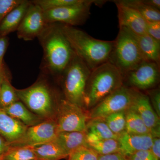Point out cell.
<instances>
[{"label":"cell","instance_id":"obj_21","mask_svg":"<svg viewBox=\"0 0 160 160\" xmlns=\"http://www.w3.org/2000/svg\"><path fill=\"white\" fill-rule=\"evenodd\" d=\"M134 34L144 60L153 62L160 66V42L147 34Z\"/></svg>","mask_w":160,"mask_h":160},{"label":"cell","instance_id":"obj_5","mask_svg":"<svg viewBox=\"0 0 160 160\" xmlns=\"http://www.w3.org/2000/svg\"><path fill=\"white\" fill-rule=\"evenodd\" d=\"M109 61L117 67L124 77L145 61L134 33L127 28L119 27Z\"/></svg>","mask_w":160,"mask_h":160},{"label":"cell","instance_id":"obj_25","mask_svg":"<svg viewBox=\"0 0 160 160\" xmlns=\"http://www.w3.org/2000/svg\"><path fill=\"white\" fill-rule=\"evenodd\" d=\"M18 101L16 89L10 82V76L8 71L3 78L0 89V109L7 108Z\"/></svg>","mask_w":160,"mask_h":160},{"label":"cell","instance_id":"obj_15","mask_svg":"<svg viewBox=\"0 0 160 160\" xmlns=\"http://www.w3.org/2000/svg\"><path fill=\"white\" fill-rule=\"evenodd\" d=\"M153 138L151 135L132 134L124 132L118 139L119 152L128 157L138 151L149 150Z\"/></svg>","mask_w":160,"mask_h":160},{"label":"cell","instance_id":"obj_38","mask_svg":"<svg viewBox=\"0 0 160 160\" xmlns=\"http://www.w3.org/2000/svg\"><path fill=\"white\" fill-rule=\"evenodd\" d=\"M10 148L9 144L0 135V160H2Z\"/></svg>","mask_w":160,"mask_h":160},{"label":"cell","instance_id":"obj_13","mask_svg":"<svg viewBox=\"0 0 160 160\" xmlns=\"http://www.w3.org/2000/svg\"><path fill=\"white\" fill-rule=\"evenodd\" d=\"M130 107L151 130L153 137H160V117L152 108L147 94L138 91Z\"/></svg>","mask_w":160,"mask_h":160},{"label":"cell","instance_id":"obj_18","mask_svg":"<svg viewBox=\"0 0 160 160\" xmlns=\"http://www.w3.org/2000/svg\"><path fill=\"white\" fill-rule=\"evenodd\" d=\"M54 141L68 156L80 147L87 146L86 132H60Z\"/></svg>","mask_w":160,"mask_h":160},{"label":"cell","instance_id":"obj_40","mask_svg":"<svg viewBox=\"0 0 160 160\" xmlns=\"http://www.w3.org/2000/svg\"><path fill=\"white\" fill-rule=\"evenodd\" d=\"M8 71V69L6 68L5 64L2 66L0 67V89H1V85H2V81L4 75Z\"/></svg>","mask_w":160,"mask_h":160},{"label":"cell","instance_id":"obj_33","mask_svg":"<svg viewBox=\"0 0 160 160\" xmlns=\"http://www.w3.org/2000/svg\"><path fill=\"white\" fill-rule=\"evenodd\" d=\"M146 34L160 42V22H146Z\"/></svg>","mask_w":160,"mask_h":160},{"label":"cell","instance_id":"obj_39","mask_svg":"<svg viewBox=\"0 0 160 160\" xmlns=\"http://www.w3.org/2000/svg\"><path fill=\"white\" fill-rule=\"evenodd\" d=\"M143 2L152 8L159 10L160 9V0H142Z\"/></svg>","mask_w":160,"mask_h":160},{"label":"cell","instance_id":"obj_9","mask_svg":"<svg viewBox=\"0 0 160 160\" xmlns=\"http://www.w3.org/2000/svg\"><path fill=\"white\" fill-rule=\"evenodd\" d=\"M84 109L65 99L59 100L55 118L58 132H86L90 118Z\"/></svg>","mask_w":160,"mask_h":160},{"label":"cell","instance_id":"obj_29","mask_svg":"<svg viewBox=\"0 0 160 160\" xmlns=\"http://www.w3.org/2000/svg\"><path fill=\"white\" fill-rule=\"evenodd\" d=\"M87 0H33L32 2L37 5L43 11L50 9L80 5Z\"/></svg>","mask_w":160,"mask_h":160},{"label":"cell","instance_id":"obj_23","mask_svg":"<svg viewBox=\"0 0 160 160\" xmlns=\"http://www.w3.org/2000/svg\"><path fill=\"white\" fill-rule=\"evenodd\" d=\"M121 3L134 9L146 22H160L159 10L152 8L143 2L142 0H118Z\"/></svg>","mask_w":160,"mask_h":160},{"label":"cell","instance_id":"obj_11","mask_svg":"<svg viewBox=\"0 0 160 160\" xmlns=\"http://www.w3.org/2000/svg\"><path fill=\"white\" fill-rule=\"evenodd\" d=\"M58 133L56 120L46 119L28 127L23 137L9 146L36 147L54 141Z\"/></svg>","mask_w":160,"mask_h":160},{"label":"cell","instance_id":"obj_20","mask_svg":"<svg viewBox=\"0 0 160 160\" xmlns=\"http://www.w3.org/2000/svg\"><path fill=\"white\" fill-rule=\"evenodd\" d=\"M87 143L99 140L114 139L118 140L120 135L113 133L102 119H89L86 125Z\"/></svg>","mask_w":160,"mask_h":160},{"label":"cell","instance_id":"obj_17","mask_svg":"<svg viewBox=\"0 0 160 160\" xmlns=\"http://www.w3.org/2000/svg\"><path fill=\"white\" fill-rule=\"evenodd\" d=\"M30 4L31 1L22 0L6 15L0 22V36H7L11 32L17 31Z\"/></svg>","mask_w":160,"mask_h":160},{"label":"cell","instance_id":"obj_34","mask_svg":"<svg viewBox=\"0 0 160 160\" xmlns=\"http://www.w3.org/2000/svg\"><path fill=\"white\" fill-rule=\"evenodd\" d=\"M128 158L129 160H158L149 149L138 151Z\"/></svg>","mask_w":160,"mask_h":160},{"label":"cell","instance_id":"obj_2","mask_svg":"<svg viewBox=\"0 0 160 160\" xmlns=\"http://www.w3.org/2000/svg\"><path fill=\"white\" fill-rule=\"evenodd\" d=\"M60 24L75 54L91 71L109 61L114 41L97 39L73 26Z\"/></svg>","mask_w":160,"mask_h":160},{"label":"cell","instance_id":"obj_19","mask_svg":"<svg viewBox=\"0 0 160 160\" xmlns=\"http://www.w3.org/2000/svg\"><path fill=\"white\" fill-rule=\"evenodd\" d=\"M2 110L27 127L37 125L46 120L33 113L20 101L15 102Z\"/></svg>","mask_w":160,"mask_h":160},{"label":"cell","instance_id":"obj_36","mask_svg":"<svg viewBox=\"0 0 160 160\" xmlns=\"http://www.w3.org/2000/svg\"><path fill=\"white\" fill-rule=\"evenodd\" d=\"M152 153L158 160H160V137L153 138L152 145L149 149Z\"/></svg>","mask_w":160,"mask_h":160},{"label":"cell","instance_id":"obj_31","mask_svg":"<svg viewBox=\"0 0 160 160\" xmlns=\"http://www.w3.org/2000/svg\"><path fill=\"white\" fill-rule=\"evenodd\" d=\"M22 0H0V22Z\"/></svg>","mask_w":160,"mask_h":160},{"label":"cell","instance_id":"obj_26","mask_svg":"<svg viewBox=\"0 0 160 160\" xmlns=\"http://www.w3.org/2000/svg\"><path fill=\"white\" fill-rule=\"evenodd\" d=\"M87 146L93 149L99 155H106L119 152L118 140L108 139L87 143Z\"/></svg>","mask_w":160,"mask_h":160},{"label":"cell","instance_id":"obj_6","mask_svg":"<svg viewBox=\"0 0 160 160\" xmlns=\"http://www.w3.org/2000/svg\"><path fill=\"white\" fill-rule=\"evenodd\" d=\"M91 70L75 53L61 77L65 99L85 109V91Z\"/></svg>","mask_w":160,"mask_h":160},{"label":"cell","instance_id":"obj_7","mask_svg":"<svg viewBox=\"0 0 160 160\" xmlns=\"http://www.w3.org/2000/svg\"><path fill=\"white\" fill-rule=\"evenodd\" d=\"M105 1L87 0L86 3L75 6H66L44 11V17L47 24L61 23L74 26L85 23L90 14L92 5L99 6Z\"/></svg>","mask_w":160,"mask_h":160},{"label":"cell","instance_id":"obj_37","mask_svg":"<svg viewBox=\"0 0 160 160\" xmlns=\"http://www.w3.org/2000/svg\"><path fill=\"white\" fill-rule=\"evenodd\" d=\"M98 160H129L128 157L119 152L106 155H99Z\"/></svg>","mask_w":160,"mask_h":160},{"label":"cell","instance_id":"obj_14","mask_svg":"<svg viewBox=\"0 0 160 160\" xmlns=\"http://www.w3.org/2000/svg\"><path fill=\"white\" fill-rule=\"evenodd\" d=\"M113 2L117 7L119 27H125L135 34H146V21L137 11L117 1Z\"/></svg>","mask_w":160,"mask_h":160},{"label":"cell","instance_id":"obj_10","mask_svg":"<svg viewBox=\"0 0 160 160\" xmlns=\"http://www.w3.org/2000/svg\"><path fill=\"white\" fill-rule=\"evenodd\" d=\"M160 66L153 62L144 61L136 69L124 76L130 88L149 90L154 88L160 79Z\"/></svg>","mask_w":160,"mask_h":160},{"label":"cell","instance_id":"obj_1","mask_svg":"<svg viewBox=\"0 0 160 160\" xmlns=\"http://www.w3.org/2000/svg\"><path fill=\"white\" fill-rule=\"evenodd\" d=\"M38 38L43 51L42 70L47 74L61 77L75 52L62 31L61 24H47Z\"/></svg>","mask_w":160,"mask_h":160},{"label":"cell","instance_id":"obj_32","mask_svg":"<svg viewBox=\"0 0 160 160\" xmlns=\"http://www.w3.org/2000/svg\"><path fill=\"white\" fill-rule=\"evenodd\" d=\"M147 95L149 97L150 103L154 111L160 116V91L159 89L148 90Z\"/></svg>","mask_w":160,"mask_h":160},{"label":"cell","instance_id":"obj_3","mask_svg":"<svg viewBox=\"0 0 160 160\" xmlns=\"http://www.w3.org/2000/svg\"><path fill=\"white\" fill-rule=\"evenodd\" d=\"M124 80L122 73L109 61L92 70L85 91V107L93 108L123 86Z\"/></svg>","mask_w":160,"mask_h":160},{"label":"cell","instance_id":"obj_4","mask_svg":"<svg viewBox=\"0 0 160 160\" xmlns=\"http://www.w3.org/2000/svg\"><path fill=\"white\" fill-rule=\"evenodd\" d=\"M19 101L29 110L45 119H55L58 100L47 80L40 78L26 89H16Z\"/></svg>","mask_w":160,"mask_h":160},{"label":"cell","instance_id":"obj_27","mask_svg":"<svg viewBox=\"0 0 160 160\" xmlns=\"http://www.w3.org/2000/svg\"><path fill=\"white\" fill-rule=\"evenodd\" d=\"M126 110L118 112L102 118L110 130L120 135L126 131Z\"/></svg>","mask_w":160,"mask_h":160},{"label":"cell","instance_id":"obj_8","mask_svg":"<svg viewBox=\"0 0 160 160\" xmlns=\"http://www.w3.org/2000/svg\"><path fill=\"white\" fill-rule=\"evenodd\" d=\"M138 90L123 85L92 108L90 119H102L118 112L127 110L131 106Z\"/></svg>","mask_w":160,"mask_h":160},{"label":"cell","instance_id":"obj_28","mask_svg":"<svg viewBox=\"0 0 160 160\" xmlns=\"http://www.w3.org/2000/svg\"><path fill=\"white\" fill-rule=\"evenodd\" d=\"M2 160H35L34 147L10 146Z\"/></svg>","mask_w":160,"mask_h":160},{"label":"cell","instance_id":"obj_24","mask_svg":"<svg viewBox=\"0 0 160 160\" xmlns=\"http://www.w3.org/2000/svg\"><path fill=\"white\" fill-rule=\"evenodd\" d=\"M126 132L132 134L151 135L153 137L151 130L137 113L130 107L126 111Z\"/></svg>","mask_w":160,"mask_h":160},{"label":"cell","instance_id":"obj_12","mask_svg":"<svg viewBox=\"0 0 160 160\" xmlns=\"http://www.w3.org/2000/svg\"><path fill=\"white\" fill-rule=\"evenodd\" d=\"M47 24L44 19V11L31 1L17 30L18 37L25 41H32L41 34Z\"/></svg>","mask_w":160,"mask_h":160},{"label":"cell","instance_id":"obj_35","mask_svg":"<svg viewBox=\"0 0 160 160\" xmlns=\"http://www.w3.org/2000/svg\"><path fill=\"white\" fill-rule=\"evenodd\" d=\"M9 43L8 36H0V67L4 65L3 58L9 46Z\"/></svg>","mask_w":160,"mask_h":160},{"label":"cell","instance_id":"obj_30","mask_svg":"<svg viewBox=\"0 0 160 160\" xmlns=\"http://www.w3.org/2000/svg\"><path fill=\"white\" fill-rule=\"evenodd\" d=\"M99 155L88 146H82L68 156V160H98Z\"/></svg>","mask_w":160,"mask_h":160},{"label":"cell","instance_id":"obj_22","mask_svg":"<svg viewBox=\"0 0 160 160\" xmlns=\"http://www.w3.org/2000/svg\"><path fill=\"white\" fill-rule=\"evenodd\" d=\"M35 160H60L68 157L54 141L34 147Z\"/></svg>","mask_w":160,"mask_h":160},{"label":"cell","instance_id":"obj_16","mask_svg":"<svg viewBox=\"0 0 160 160\" xmlns=\"http://www.w3.org/2000/svg\"><path fill=\"white\" fill-rule=\"evenodd\" d=\"M28 127L0 109V135L9 146L21 139Z\"/></svg>","mask_w":160,"mask_h":160}]
</instances>
